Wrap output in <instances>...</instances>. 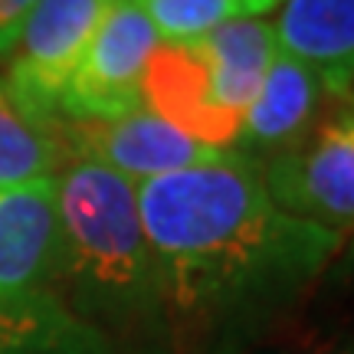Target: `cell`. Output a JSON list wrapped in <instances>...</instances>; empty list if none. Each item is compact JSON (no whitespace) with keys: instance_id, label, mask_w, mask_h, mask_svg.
Wrapping results in <instances>:
<instances>
[{"instance_id":"cell-4","label":"cell","mask_w":354,"mask_h":354,"mask_svg":"<svg viewBox=\"0 0 354 354\" xmlns=\"http://www.w3.org/2000/svg\"><path fill=\"white\" fill-rule=\"evenodd\" d=\"M115 0H39L7 56L3 88L37 125L53 128L59 102Z\"/></svg>"},{"instance_id":"cell-8","label":"cell","mask_w":354,"mask_h":354,"mask_svg":"<svg viewBox=\"0 0 354 354\" xmlns=\"http://www.w3.org/2000/svg\"><path fill=\"white\" fill-rule=\"evenodd\" d=\"M342 95L348 92L328 88V82L312 66L276 50L263 76V86L243 115L233 151L263 165L286 148H292L295 141H302L318 125V118L331 109V102Z\"/></svg>"},{"instance_id":"cell-7","label":"cell","mask_w":354,"mask_h":354,"mask_svg":"<svg viewBox=\"0 0 354 354\" xmlns=\"http://www.w3.org/2000/svg\"><path fill=\"white\" fill-rule=\"evenodd\" d=\"M141 105L214 151H230L243 125L220 99L203 39L154 46L141 79Z\"/></svg>"},{"instance_id":"cell-15","label":"cell","mask_w":354,"mask_h":354,"mask_svg":"<svg viewBox=\"0 0 354 354\" xmlns=\"http://www.w3.org/2000/svg\"><path fill=\"white\" fill-rule=\"evenodd\" d=\"M39 0H0V56H10Z\"/></svg>"},{"instance_id":"cell-3","label":"cell","mask_w":354,"mask_h":354,"mask_svg":"<svg viewBox=\"0 0 354 354\" xmlns=\"http://www.w3.org/2000/svg\"><path fill=\"white\" fill-rule=\"evenodd\" d=\"M279 210L338 233L354 230V95H342L318 125L259 165Z\"/></svg>"},{"instance_id":"cell-9","label":"cell","mask_w":354,"mask_h":354,"mask_svg":"<svg viewBox=\"0 0 354 354\" xmlns=\"http://www.w3.org/2000/svg\"><path fill=\"white\" fill-rule=\"evenodd\" d=\"M59 269L56 177L0 187V305L39 295Z\"/></svg>"},{"instance_id":"cell-14","label":"cell","mask_w":354,"mask_h":354,"mask_svg":"<svg viewBox=\"0 0 354 354\" xmlns=\"http://www.w3.org/2000/svg\"><path fill=\"white\" fill-rule=\"evenodd\" d=\"M161 43H197L240 13V0H135Z\"/></svg>"},{"instance_id":"cell-12","label":"cell","mask_w":354,"mask_h":354,"mask_svg":"<svg viewBox=\"0 0 354 354\" xmlns=\"http://www.w3.org/2000/svg\"><path fill=\"white\" fill-rule=\"evenodd\" d=\"M69 335V318L46 295L0 305V354H53Z\"/></svg>"},{"instance_id":"cell-10","label":"cell","mask_w":354,"mask_h":354,"mask_svg":"<svg viewBox=\"0 0 354 354\" xmlns=\"http://www.w3.org/2000/svg\"><path fill=\"white\" fill-rule=\"evenodd\" d=\"M276 43L335 92L354 86V0H282L276 20Z\"/></svg>"},{"instance_id":"cell-16","label":"cell","mask_w":354,"mask_h":354,"mask_svg":"<svg viewBox=\"0 0 354 354\" xmlns=\"http://www.w3.org/2000/svg\"><path fill=\"white\" fill-rule=\"evenodd\" d=\"M282 0H240V13L243 17H263L269 10H279Z\"/></svg>"},{"instance_id":"cell-13","label":"cell","mask_w":354,"mask_h":354,"mask_svg":"<svg viewBox=\"0 0 354 354\" xmlns=\"http://www.w3.org/2000/svg\"><path fill=\"white\" fill-rule=\"evenodd\" d=\"M344 305H331L325 318H312L308 331L299 325H282L272 338L259 342L243 354H354V299L344 295Z\"/></svg>"},{"instance_id":"cell-1","label":"cell","mask_w":354,"mask_h":354,"mask_svg":"<svg viewBox=\"0 0 354 354\" xmlns=\"http://www.w3.org/2000/svg\"><path fill=\"white\" fill-rule=\"evenodd\" d=\"M161 305L190 325L272 312L312 289L344 233L279 210L256 161L230 148L135 187Z\"/></svg>"},{"instance_id":"cell-5","label":"cell","mask_w":354,"mask_h":354,"mask_svg":"<svg viewBox=\"0 0 354 354\" xmlns=\"http://www.w3.org/2000/svg\"><path fill=\"white\" fill-rule=\"evenodd\" d=\"M161 39L135 0H115L88 39L59 102V118H118L141 109V79Z\"/></svg>"},{"instance_id":"cell-6","label":"cell","mask_w":354,"mask_h":354,"mask_svg":"<svg viewBox=\"0 0 354 354\" xmlns=\"http://www.w3.org/2000/svg\"><path fill=\"white\" fill-rule=\"evenodd\" d=\"M53 128L66 154H73L76 161H95L135 184L190 165L216 161L220 154H227L203 148L201 141L158 118L145 105L118 118H86V122L56 118Z\"/></svg>"},{"instance_id":"cell-11","label":"cell","mask_w":354,"mask_h":354,"mask_svg":"<svg viewBox=\"0 0 354 354\" xmlns=\"http://www.w3.org/2000/svg\"><path fill=\"white\" fill-rule=\"evenodd\" d=\"M63 154L56 131L37 125L0 82V187H20L53 177Z\"/></svg>"},{"instance_id":"cell-2","label":"cell","mask_w":354,"mask_h":354,"mask_svg":"<svg viewBox=\"0 0 354 354\" xmlns=\"http://www.w3.org/2000/svg\"><path fill=\"white\" fill-rule=\"evenodd\" d=\"M135 180L95 161H73L56 180L59 263L115 302H161Z\"/></svg>"}]
</instances>
